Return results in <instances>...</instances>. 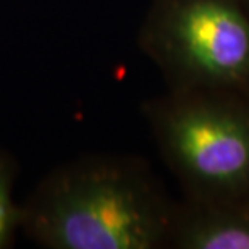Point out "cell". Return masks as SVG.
<instances>
[{
	"instance_id": "1",
	"label": "cell",
	"mask_w": 249,
	"mask_h": 249,
	"mask_svg": "<svg viewBox=\"0 0 249 249\" xmlns=\"http://www.w3.org/2000/svg\"><path fill=\"white\" fill-rule=\"evenodd\" d=\"M173 204L144 159L83 156L37 183L19 231L47 249H163Z\"/></svg>"
},
{
	"instance_id": "2",
	"label": "cell",
	"mask_w": 249,
	"mask_h": 249,
	"mask_svg": "<svg viewBox=\"0 0 249 249\" xmlns=\"http://www.w3.org/2000/svg\"><path fill=\"white\" fill-rule=\"evenodd\" d=\"M141 113L183 197L249 201V97L167 89Z\"/></svg>"
},
{
	"instance_id": "3",
	"label": "cell",
	"mask_w": 249,
	"mask_h": 249,
	"mask_svg": "<svg viewBox=\"0 0 249 249\" xmlns=\"http://www.w3.org/2000/svg\"><path fill=\"white\" fill-rule=\"evenodd\" d=\"M138 46L167 89L249 97L248 0H151Z\"/></svg>"
},
{
	"instance_id": "4",
	"label": "cell",
	"mask_w": 249,
	"mask_h": 249,
	"mask_svg": "<svg viewBox=\"0 0 249 249\" xmlns=\"http://www.w3.org/2000/svg\"><path fill=\"white\" fill-rule=\"evenodd\" d=\"M167 248L249 249V201H175Z\"/></svg>"
},
{
	"instance_id": "5",
	"label": "cell",
	"mask_w": 249,
	"mask_h": 249,
	"mask_svg": "<svg viewBox=\"0 0 249 249\" xmlns=\"http://www.w3.org/2000/svg\"><path fill=\"white\" fill-rule=\"evenodd\" d=\"M17 177V160L0 147V249L12 248L21 228V204H17L13 197Z\"/></svg>"
},
{
	"instance_id": "6",
	"label": "cell",
	"mask_w": 249,
	"mask_h": 249,
	"mask_svg": "<svg viewBox=\"0 0 249 249\" xmlns=\"http://www.w3.org/2000/svg\"><path fill=\"white\" fill-rule=\"evenodd\" d=\"M248 3H249V0H248Z\"/></svg>"
}]
</instances>
